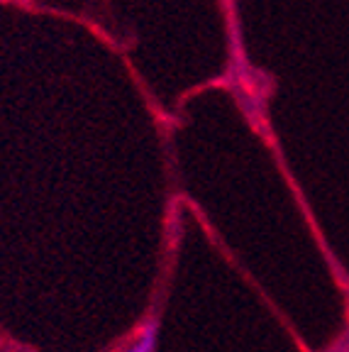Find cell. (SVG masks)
<instances>
[{
  "label": "cell",
  "instance_id": "cell-1",
  "mask_svg": "<svg viewBox=\"0 0 349 352\" xmlns=\"http://www.w3.org/2000/svg\"><path fill=\"white\" fill-rule=\"evenodd\" d=\"M157 328H159V325L154 323V320L144 325V328L139 330V336H137L135 340L127 345L125 352H154V350H157V336H159Z\"/></svg>",
  "mask_w": 349,
  "mask_h": 352
}]
</instances>
